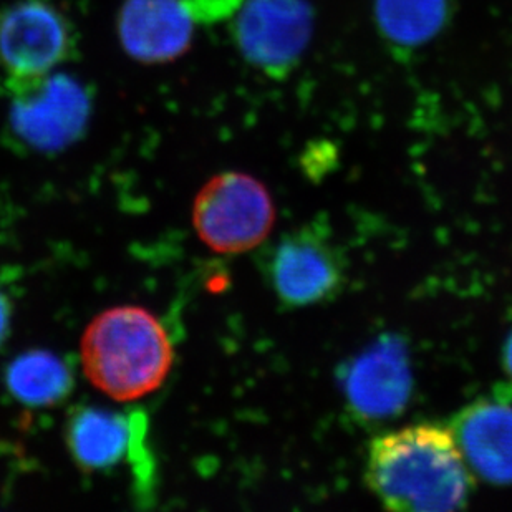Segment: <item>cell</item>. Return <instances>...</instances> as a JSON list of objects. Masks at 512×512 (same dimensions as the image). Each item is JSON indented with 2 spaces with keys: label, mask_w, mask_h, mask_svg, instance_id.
Returning a JSON list of instances; mask_svg holds the SVG:
<instances>
[{
  "label": "cell",
  "mask_w": 512,
  "mask_h": 512,
  "mask_svg": "<svg viewBox=\"0 0 512 512\" xmlns=\"http://www.w3.org/2000/svg\"><path fill=\"white\" fill-rule=\"evenodd\" d=\"M276 221L266 186L249 174L226 171L209 179L193 204L199 239L221 254H242L259 246Z\"/></svg>",
  "instance_id": "cell-5"
},
{
  "label": "cell",
  "mask_w": 512,
  "mask_h": 512,
  "mask_svg": "<svg viewBox=\"0 0 512 512\" xmlns=\"http://www.w3.org/2000/svg\"><path fill=\"white\" fill-rule=\"evenodd\" d=\"M365 481L392 511H456L466 508L473 488L453 431L435 423L375 438Z\"/></svg>",
  "instance_id": "cell-1"
},
{
  "label": "cell",
  "mask_w": 512,
  "mask_h": 512,
  "mask_svg": "<svg viewBox=\"0 0 512 512\" xmlns=\"http://www.w3.org/2000/svg\"><path fill=\"white\" fill-rule=\"evenodd\" d=\"M277 297L289 307H307L334 297L342 287V257L329 234L305 226L277 242L269 259Z\"/></svg>",
  "instance_id": "cell-8"
},
{
  "label": "cell",
  "mask_w": 512,
  "mask_h": 512,
  "mask_svg": "<svg viewBox=\"0 0 512 512\" xmlns=\"http://www.w3.org/2000/svg\"><path fill=\"white\" fill-rule=\"evenodd\" d=\"M451 431L478 478L494 486L512 484V387L499 385L493 397L459 411Z\"/></svg>",
  "instance_id": "cell-10"
},
{
  "label": "cell",
  "mask_w": 512,
  "mask_h": 512,
  "mask_svg": "<svg viewBox=\"0 0 512 512\" xmlns=\"http://www.w3.org/2000/svg\"><path fill=\"white\" fill-rule=\"evenodd\" d=\"M450 0H375V20L398 49H416L440 35L450 20Z\"/></svg>",
  "instance_id": "cell-13"
},
{
  "label": "cell",
  "mask_w": 512,
  "mask_h": 512,
  "mask_svg": "<svg viewBox=\"0 0 512 512\" xmlns=\"http://www.w3.org/2000/svg\"><path fill=\"white\" fill-rule=\"evenodd\" d=\"M73 365L50 350H27L15 355L4 370L7 393L27 408H54L72 397Z\"/></svg>",
  "instance_id": "cell-12"
},
{
  "label": "cell",
  "mask_w": 512,
  "mask_h": 512,
  "mask_svg": "<svg viewBox=\"0 0 512 512\" xmlns=\"http://www.w3.org/2000/svg\"><path fill=\"white\" fill-rule=\"evenodd\" d=\"M312 32L309 0H244L234 22L239 52L272 78L285 77L299 63Z\"/></svg>",
  "instance_id": "cell-6"
},
{
  "label": "cell",
  "mask_w": 512,
  "mask_h": 512,
  "mask_svg": "<svg viewBox=\"0 0 512 512\" xmlns=\"http://www.w3.org/2000/svg\"><path fill=\"white\" fill-rule=\"evenodd\" d=\"M194 25L184 0H125L116 22L126 54L141 63L173 62L186 54Z\"/></svg>",
  "instance_id": "cell-11"
},
{
  "label": "cell",
  "mask_w": 512,
  "mask_h": 512,
  "mask_svg": "<svg viewBox=\"0 0 512 512\" xmlns=\"http://www.w3.org/2000/svg\"><path fill=\"white\" fill-rule=\"evenodd\" d=\"M77 30L52 0H15L0 7V88L12 92L75 57Z\"/></svg>",
  "instance_id": "cell-3"
},
{
  "label": "cell",
  "mask_w": 512,
  "mask_h": 512,
  "mask_svg": "<svg viewBox=\"0 0 512 512\" xmlns=\"http://www.w3.org/2000/svg\"><path fill=\"white\" fill-rule=\"evenodd\" d=\"M196 24H208L239 10L242 0H184Z\"/></svg>",
  "instance_id": "cell-14"
},
{
  "label": "cell",
  "mask_w": 512,
  "mask_h": 512,
  "mask_svg": "<svg viewBox=\"0 0 512 512\" xmlns=\"http://www.w3.org/2000/svg\"><path fill=\"white\" fill-rule=\"evenodd\" d=\"M80 360L93 387L128 403L148 397L165 383L173 368V340L150 310L118 305L88 324Z\"/></svg>",
  "instance_id": "cell-2"
},
{
  "label": "cell",
  "mask_w": 512,
  "mask_h": 512,
  "mask_svg": "<svg viewBox=\"0 0 512 512\" xmlns=\"http://www.w3.org/2000/svg\"><path fill=\"white\" fill-rule=\"evenodd\" d=\"M150 436V418L143 408L125 411L78 405L68 413L63 440L73 463L85 473H110L130 463L136 448Z\"/></svg>",
  "instance_id": "cell-9"
},
{
  "label": "cell",
  "mask_w": 512,
  "mask_h": 512,
  "mask_svg": "<svg viewBox=\"0 0 512 512\" xmlns=\"http://www.w3.org/2000/svg\"><path fill=\"white\" fill-rule=\"evenodd\" d=\"M503 367L504 372L508 373V377L512 380V332L508 335L506 342H504Z\"/></svg>",
  "instance_id": "cell-16"
},
{
  "label": "cell",
  "mask_w": 512,
  "mask_h": 512,
  "mask_svg": "<svg viewBox=\"0 0 512 512\" xmlns=\"http://www.w3.org/2000/svg\"><path fill=\"white\" fill-rule=\"evenodd\" d=\"M12 324H14V302L0 284V350L9 342L12 335Z\"/></svg>",
  "instance_id": "cell-15"
},
{
  "label": "cell",
  "mask_w": 512,
  "mask_h": 512,
  "mask_svg": "<svg viewBox=\"0 0 512 512\" xmlns=\"http://www.w3.org/2000/svg\"><path fill=\"white\" fill-rule=\"evenodd\" d=\"M343 397L358 420L401 415L413 392L410 352L400 335H382L342 368Z\"/></svg>",
  "instance_id": "cell-7"
},
{
  "label": "cell",
  "mask_w": 512,
  "mask_h": 512,
  "mask_svg": "<svg viewBox=\"0 0 512 512\" xmlns=\"http://www.w3.org/2000/svg\"><path fill=\"white\" fill-rule=\"evenodd\" d=\"M5 95L10 102V135L27 150L55 155L87 131L92 93L72 75L55 70Z\"/></svg>",
  "instance_id": "cell-4"
}]
</instances>
